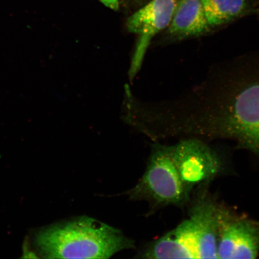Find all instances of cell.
Here are the masks:
<instances>
[{
  "mask_svg": "<svg viewBox=\"0 0 259 259\" xmlns=\"http://www.w3.org/2000/svg\"><path fill=\"white\" fill-rule=\"evenodd\" d=\"M35 245L50 258L108 259L135 247L118 229L90 217H79L38 233Z\"/></svg>",
  "mask_w": 259,
  "mask_h": 259,
  "instance_id": "obj_1",
  "label": "cell"
},
{
  "mask_svg": "<svg viewBox=\"0 0 259 259\" xmlns=\"http://www.w3.org/2000/svg\"><path fill=\"white\" fill-rule=\"evenodd\" d=\"M206 105L228 131L259 145V72L235 79Z\"/></svg>",
  "mask_w": 259,
  "mask_h": 259,
  "instance_id": "obj_2",
  "label": "cell"
},
{
  "mask_svg": "<svg viewBox=\"0 0 259 259\" xmlns=\"http://www.w3.org/2000/svg\"><path fill=\"white\" fill-rule=\"evenodd\" d=\"M187 190L174 161L172 146L157 144L152 148L143 176L125 194L135 201L148 202L154 210L183 203Z\"/></svg>",
  "mask_w": 259,
  "mask_h": 259,
  "instance_id": "obj_3",
  "label": "cell"
},
{
  "mask_svg": "<svg viewBox=\"0 0 259 259\" xmlns=\"http://www.w3.org/2000/svg\"><path fill=\"white\" fill-rule=\"evenodd\" d=\"M178 3V0H152L127 19V30L138 35L137 48L129 72L131 79L140 70L152 38L169 27Z\"/></svg>",
  "mask_w": 259,
  "mask_h": 259,
  "instance_id": "obj_4",
  "label": "cell"
},
{
  "mask_svg": "<svg viewBox=\"0 0 259 259\" xmlns=\"http://www.w3.org/2000/svg\"><path fill=\"white\" fill-rule=\"evenodd\" d=\"M259 250V224L226 218L219 212L218 258H254Z\"/></svg>",
  "mask_w": 259,
  "mask_h": 259,
  "instance_id": "obj_5",
  "label": "cell"
},
{
  "mask_svg": "<svg viewBox=\"0 0 259 259\" xmlns=\"http://www.w3.org/2000/svg\"><path fill=\"white\" fill-rule=\"evenodd\" d=\"M206 149L202 143L192 139L172 146L175 163L188 189L215 171L217 161Z\"/></svg>",
  "mask_w": 259,
  "mask_h": 259,
  "instance_id": "obj_6",
  "label": "cell"
},
{
  "mask_svg": "<svg viewBox=\"0 0 259 259\" xmlns=\"http://www.w3.org/2000/svg\"><path fill=\"white\" fill-rule=\"evenodd\" d=\"M136 258H198L195 236L188 220L139 251Z\"/></svg>",
  "mask_w": 259,
  "mask_h": 259,
  "instance_id": "obj_7",
  "label": "cell"
},
{
  "mask_svg": "<svg viewBox=\"0 0 259 259\" xmlns=\"http://www.w3.org/2000/svg\"><path fill=\"white\" fill-rule=\"evenodd\" d=\"M196 236L198 258H218L219 212L211 204L194 207L189 219Z\"/></svg>",
  "mask_w": 259,
  "mask_h": 259,
  "instance_id": "obj_8",
  "label": "cell"
},
{
  "mask_svg": "<svg viewBox=\"0 0 259 259\" xmlns=\"http://www.w3.org/2000/svg\"><path fill=\"white\" fill-rule=\"evenodd\" d=\"M202 0H180L168 27L171 40L199 36L209 30Z\"/></svg>",
  "mask_w": 259,
  "mask_h": 259,
  "instance_id": "obj_9",
  "label": "cell"
},
{
  "mask_svg": "<svg viewBox=\"0 0 259 259\" xmlns=\"http://www.w3.org/2000/svg\"><path fill=\"white\" fill-rule=\"evenodd\" d=\"M209 27H215L255 11L250 0H202Z\"/></svg>",
  "mask_w": 259,
  "mask_h": 259,
  "instance_id": "obj_10",
  "label": "cell"
},
{
  "mask_svg": "<svg viewBox=\"0 0 259 259\" xmlns=\"http://www.w3.org/2000/svg\"><path fill=\"white\" fill-rule=\"evenodd\" d=\"M103 5L110 9L117 10L119 7L118 0H99Z\"/></svg>",
  "mask_w": 259,
  "mask_h": 259,
  "instance_id": "obj_11",
  "label": "cell"
}]
</instances>
